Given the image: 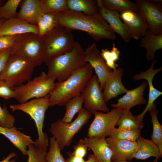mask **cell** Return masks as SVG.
I'll return each instance as SVG.
<instances>
[{"label": "cell", "mask_w": 162, "mask_h": 162, "mask_svg": "<svg viewBox=\"0 0 162 162\" xmlns=\"http://www.w3.org/2000/svg\"><path fill=\"white\" fill-rule=\"evenodd\" d=\"M55 15L57 26L63 27L71 31L84 32L96 41L116 39L115 33L99 12L89 14L68 10Z\"/></svg>", "instance_id": "obj_1"}, {"label": "cell", "mask_w": 162, "mask_h": 162, "mask_svg": "<svg viewBox=\"0 0 162 162\" xmlns=\"http://www.w3.org/2000/svg\"><path fill=\"white\" fill-rule=\"evenodd\" d=\"M93 69L87 63L75 71L65 80L55 83L50 94V107L64 105L69 100L79 95L93 76Z\"/></svg>", "instance_id": "obj_2"}, {"label": "cell", "mask_w": 162, "mask_h": 162, "mask_svg": "<svg viewBox=\"0 0 162 162\" xmlns=\"http://www.w3.org/2000/svg\"><path fill=\"white\" fill-rule=\"evenodd\" d=\"M87 63L85 50L80 43L75 41L70 50L54 56L46 63L48 68L47 76L57 82L62 81Z\"/></svg>", "instance_id": "obj_3"}, {"label": "cell", "mask_w": 162, "mask_h": 162, "mask_svg": "<svg viewBox=\"0 0 162 162\" xmlns=\"http://www.w3.org/2000/svg\"><path fill=\"white\" fill-rule=\"evenodd\" d=\"M48 94L42 98L33 99L22 104L11 105L12 111L20 110L28 114L34 121L37 128L38 138L34 145L39 148L47 151L49 137L43 130L46 112L50 107Z\"/></svg>", "instance_id": "obj_4"}, {"label": "cell", "mask_w": 162, "mask_h": 162, "mask_svg": "<svg viewBox=\"0 0 162 162\" xmlns=\"http://www.w3.org/2000/svg\"><path fill=\"white\" fill-rule=\"evenodd\" d=\"M35 67L33 63L26 58L10 53L0 74V80L14 90L31 80Z\"/></svg>", "instance_id": "obj_5"}, {"label": "cell", "mask_w": 162, "mask_h": 162, "mask_svg": "<svg viewBox=\"0 0 162 162\" xmlns=\"http://www.w3.org/2000/svg\"><path fill=\"white\" fill-rule=\"evenodd\" d=\"M44 62L70 50L74 42L71 31L57 26L42 37Z\"/></svg>", "instance_id": "obj_6"}, {"label": "cell", "mask_w": 162, "mask_h": 162, "mask_svg": "<svg viewBox=\"0 0 162 162\" xmlns=\"http://www.w3.org/2000/svg\"><path fill=\"white\" fill-rule=\"evenodd\" d=\"M78 113L72 122L67 123L58 119L51 124L50 131L61 151L70 145L74 135L87 123L92 115L84 108Z\"/></svg>", "instance_id": "obj_7"}, {"label": "cell", "mask_w": 162, "mask_h": 162, "mask_svg": "<svg viewBox=\"0 0 162 162\" xmlns=\"http://www.w3.org/2000/svg\"><path fill=\"white\" fill-rule=\"evenodd\" d=\"M56 80L48 78L46 74L42 72L38 76L30 80L25 84L15 87L14 90L15 98L20 104L32 99L42 98L48 94L54 88Z\"/></svg>", "instance_id": "obj_8"}, {"label": "cell", "mask_w": 162, "mask_h": 162, "mask_svg": "<svg viewBox=\"0 0 162 162\" xmlns=\"http://www.w3.org/2000/svg\"><path fill=\"white\" fill-rule=\"evenodd\" d=\"M10 53L26 58L35 66L40 65L44 62L42 37L32 33L24 34L18 42L10 49Z\"/></svg>", "instance_id": "obj_9"}, {"label": "cell", "mask_w": 162, "mask_h": 162, "mask_svg": "<svg viewBox=\"0 0 162 162\" xmlns=\"http://www.w3.org/2000/svg\"><path fill=\"white\" fill-rule=\"evenodd\" d=\"M122 111L113 108L105 113L97 112L88 129L87 137L105 138L115 128Z\"/></svg>", "instance_id": "obj_10"}, {"label": "cell", "mask_w": 162, "mask_h": 162, "mask_svg": "<svg viewBox=\"0 0 162 162\" xmlns=\"http://www.w3.org/2000/svg\"><path fill=\"white\" fill-rule=\"evenodd\" d=\"M102 90L95 75L89 80L81 93L84 108L92 114L98 111L105 112L110 111L105 102Z\"/></svg>", "instance_id": "obj_11"}, {"label": "cell", "mask_w": 162, "mask_h": 162, "mask_svg": "<svg viewBox=\"0 0 162 162\" xmlns=\"http://www.w3.org/2000/svg\"><path fill=\"white\" fill-rule=\"evenodd\" d=\"M135 9L141 15L147 28L154 35H162L161 6L146 0L136 1Z\"/></svg>", "instance_id": "obj_12"}, {"label": "cell", "mask_w": 162, "mask_h": 162, "mask_svg": "<svg viewBox=\"0 0 162 162\" xmlns=\"http://www.w3.org/2000/svg\"><path fill=\"white\" fill-rule=\"evenodd\" d=\"M85 52V61L94 70L103 90L106 81L112 74V70L106 64L95 43L88 46Z\"/></svg>", "instance_id": "obj_13"}, {"label": "cell", "mask_w": 162, "mask_h": 162, "mask_svg": "<svg viewBox=\"0 0 162 162\" xmlns=\"http://www.w3.org/2000/svg\"><path fill=\"white\" fill-rule=\"evenodd\" d=\"M156 63V60L152 61L148 70L144 72H141L138 74H136L133 77L134 81L142 79L146 80L149 86L148 97L146 106L141 113L136 116L141 122H142L145 114L153 106L155 100L162 94V92L154 87L153 84V80L154 76L162 70L161 67L156 69H154Z\"/></svg>", "instance_id": "obj_14"}, {"label": "cell", "mask_w": 162, "mask_h": 162, "mask_svg": "<svg viewBox=\"0 0 162 162\" xmlns=\"http://www.w3.org/2000/svg\"><path fill=\"white\" fill-rule=\"evenodd\" d=\"M112 152V161L131 160L138 145L136 141L122 140L108 137L105 139Z\"/></svg>", "instance_id": "obj_15"}, {"label": "cell", "mask_w": 162, "mask_h": 162, "mask_svg": "<svg viewBox=\"0 0 162 162\" xmlns=\"http://www.w3.org/2000/svg\"><path fill=\"white\" fill-rule=\"evenodd\" d=\"M147 85V82L144 81L137 87L128 90L124 95L118 100L116 104H112L111 106L123 111L130 110L137 105L145 104L147 101L144 98V92Z\"/></svg>", "instance_id": "obj_16"}, {"label": "cell", "mask_w": 162, "mask_h": 162, "mask_svg": "<svg viewBox=\"0 0 162 162\" xmlns=\"http://www.w3.org/2000/svg\"><path fill=\"white\" fill-rule=\"evenodd\" d=\"M29 33L38 34V26L31 24L16 17L5 20L0 26V36Z\"/></svg>", "instance_id": "obj_17"}, {"label": "cell", "mask_w": 162, "mask_h": 162, "mask_svg": "<svg viewBox=\"0 0 162 162\" xmlns=\"http://www.w3.org/2000/svg\"><path fill=\"white\" fill-rule=\"evenodd\" d=\"M99 12L108 23L111 29L122 38L124 41L128 43L131 38L129 30L120 19V14L103 7L97 0Z\"/></svg>", "instance_id": "obj_18"}, {"label": "cell", "mask_w": 162, "mask_h": 162, "mask_svg": "<svg viewBox=\"0 0 162 162\" xmlns=\"http://www.w3.org/2000/svg\"><path fill=\"white\" fill-rule=\"evenodd\" d=\"M123 71V69L121 68L113 70L111 74L106 80L103 92L106 103L112 99L125 93L128 90L122 82Z\"/></svg>", "instance_id": "obj_19"}, {"label": "cell", "mask_w": 162, "mask_h": 162, "mask_svg": "<svg viewBox=\"0 0 162 162\" xmlns=\"http://www.w3.org/2000/svg\"><path fill=\"white\" fill-rule=\"evenodd\" d=\"M120 14V18L128 28L131 38L138 40L148 29L142 16L136 10H128Z\"/></svg>", "instance_id": "obj_20"}, {"label": "cell", "mask_w": 162, "mask_h": 162, "mask_svg": "<svg viewBox=\"0 0 162 162\" xmlns=\"http://www.w3.org/2000/svg\"><path fill=\"white\" fill-rule=\"evenodd\" d=\"M0 134L9 140L24 155H27V148L34 144V141L29 135H26L18 130L15 127H3L0 126Z\"/></svg>", "instance_id": "obj_21"}, {"label": "cell", "mask_w": 162, "mask_h": 162, "mask_svg": "<svg viewBox=\"0 0 162 162\" xmlns=\"http://www.w3.org/2000/svg\"><path fill=\"white\" fill-rule=\"evenodd\" d=\"M20 5L16 17L37 25L38 19L43 13L40 0H21Z\"/></svg>", "instance_id": "obj_22"}, {"label": "cell", "mask_w": 162, "mask_h": 162, "mask_svg": "<svg viewBox=\"0 0 162 162\" xmlns=\"http://www.w3.org/2000/svg\"><path fill=\"white\" fill-rule=\"evenodd\" d=\"M105 138H89L85 137L84 142L93 151L98 162H111L112 151Z\"/></svg>", "instance_id": "obj_23"}, {"label": "cell", "mask_w": 162, "mask_h": 162, "mask_svg": "<svg viewBox=\"0 0 162 162\" xmlns=\"http://www.w3.org/2000/svg\"><path fill=\"white\" fill-rule=\"evenodd\" d=\"M137 150L134 158L145 160L153 157L158 159L162 157V153L157 145L152 140L146 139L140 135L136 140Z\"/></svg>", "instance_id": "obj_24"}, {"label": "cell", "mask_w": 162, "mask_h": 162, "mask_svg": "<svg viewBox=\"0 0 162 162\" xmlns=\"http://www.w3.org/2000/svg\"><path fill=\"white\" fill-rule=\"evenodd\" d=\"M140 39V45L146 50L147 59L148 61L154 60L156 52L162 49V35H154L148 29Z\"/></svg>", "instance_id": "obj_25"}, {"label": "cell", "mask_w": 162, "mask_h": 162, "mask_svg": "<svg viewBox=\"0 0 162 162\" xmlns=\"http://www.w3.org/2000/svg\"><path fill=\"white\" fill-rule=\"evenodd\" d=\"M69 10L91 14L99 12V7L97 0H68Z\"/></svg>", "instance_id": "obj_26"}, {"label": "cell", "mask_w": 162, "mask_h": 162, "mask_svg": "<svg viewBox=\"0 0 162 162\" xmlns=\"http://www.w3.org/2000/svg\"><path fill=\"white\" fill-rule=\"evenodd\" d=\"M116 125L118 128L127 130H141L144 126L143 122H140L130 110L122 112Z\"/></svg>", "instance_id": "obj_27"}, {"label": "cell", "mask_w": 162, "mask_h": 162, "mask_svg": "<svg viewBox=\"0 0 162 162\" xmlns=\"http://www.w3.org/2000/svg\"><path fill=\"white\" fill-rule=\"evenodd\" d=\"M98 0L105 8L120 14L127 10H136L135 3L129 0Z\"/></svg>", "instance_id": "obj_28"}, {"label": "cell", "mask_w": 162, "mask_h": 162, "mask_svg": "<svg viewBox=\"0 0 162 162\" xmlns=\"http://www.w3.org/2000/svg\"><path fill=\"white\" fill-rule=\"evenodd\" d=\"M148 111L151 117V122L153 125L151 140L157 145L162 153V126L159 123L157 118L158 111L155 103Z\"/></svg>", "instance_id": "obj_29"}, {"label": "cell", "mask_w": 162, "mask_h": 162, "mask_svg": "<svg viewBox=\"0 0 162 162\" xmlns=\"http://www.w3.org/2000/svg\"><path fill=\"white\" fill-rule=\"evenodd\" d=\"M83 104L81 94L68 101L64 105L66 111L62 120L67 123L71 122L75 114L83 108Z\"/></svg>", "instance_id": "obj_30"}, {"label": "cell", "mask_w": 162, "mask_h": 162, "mask_svg": "<svg viewBox=\"0 0 162 162\" xmlns=\"http://www.w3.org/2000/svg\"><path fill=\"white\" fill-rule=\"evenodd\" d=\"M43 13L55 14L69 10L68 0H40Z\"/></svg>", "instance_id": "obj_31"}, {"label": "cell", "mask_w": 162, "mask_h": 162, "mask_svg": "<svg viewBox=\"0 0 162 162\" xmlns=\"http://www.w3.org/2000/svg\"><path fill=\"white\" fill-rule=\"evenodd\" d=\"M21 0H8L0 6V20H6L16 17L17 9Z\"/></svg>", "instance_id": "obj_32"}, {"label": "cell", "mask_w": 162, "mask_h": 162, "mask_svg": "<svg viewBox=\"0 0 162 162\" xmlns=\"http://www.w3.org/2000/svg\"><path fill=\"white\" fill-rule=\"evenodd\" d=\"M100 52L102 57L109 68L112 70L117 68L118 65L116 64V62L119 59L120 52L114 43L113 44L111 50L102 49Z\"/></svg>", "instance_id": "obj_33"}, {"label": "cell", "mask_w": 162, "mask_h": 162, "mask_svg": "<svg viewBox=\"0 0 162 162\" xmlns=\"http://www.w3.org/2000/svg\"><path fill=\"white\" fill-rule=\"evenodd\" d=\"M141 130H127L115 128L109 137L116 139L136 141L140 135Z\"/></svg>", "instance_id": "obj_34"}, {"label": "cell", "mask_w": 162, "mask_h": 162, "mask_svg": "<svg viewBox=\"0 0 162 162\" xmlns=\"http://www.w3.org/2000/svg\"><path fill=\"white\" fill-rule=\"evenodd\" d=\"M49 143V150L45 156L46 162H66L54 137L50 138Z\"/></svg>", "instance_id": "obj_35"}, {"label": "cell", "mask_w": 162, "mask_h": 162, "mask_svg": "<svg viewBox=\"0 0 162 162\" xmlns=\"http://www.w3.org/2000/svg\"><path fill=\"white\" fill-rule=\"evenodd\" d=\"M28 147L27 162H46L45 156L47 151L36 147L33 144Z\"/></svg>", "instance_id": "obj_36"}, {"label": "cell", "mask_w": 162, "mask_h": 162, "mask_svg": "<svg viewBox=\"0 0 162 162\" xmlns=\"http://www.w3.org/2000/svg\"><path fill=\"white\" fill-rule=\"evenodd\" d=\"M23 34L0 36V51L11 49L18 42Z\"/></svg>", "instance_id": "obj_37"}, {"label": "cell", "mask_w": 162, "mask_h": 162, "mask_svg": "<svg viewBox=\"0 0 162 162\" xmlns=\"http://www.w3.org/2000/svg\"><path fill=\"white\" fill-rule=\"evenodd\" d=\"M15 122L14 117L9 112L6 107H2L0 104V126L11 128L14 126Z\"/></svg>", "instance_id": "obj_38"}, {"label": "cell", "mask_w": 162, "mask_h": 162, "mask_svg": "<svg viewBox=\"0 0 162 162\" xmlns=\"http://www.w3.org/2000/svg\"><path fill=\"white\" fill-rule=\"evenodd\" d=\"M88 148L84 140L81 139L76 145L73 146L74 151L71 152L75 156L83 158L86 155Z\"/></svg>", "instance_id": "obj_39"}, {"label": "cell", "mask_w": 162, "mask_h": 162, "mask_svg": "<svg viewBox=\"0 0 162 162\" xmlns=\"http://www.w3.org/2000/svg\"><path fill=\"white\" fill-rule=\"evenodd\" d=\"M14 90L10 88L3 81L0 80V97L8 100L15 98Z\"/></svg>", "instance_id": "obj_40"}, {"label": "cell", "mask_w": 162, "mask_h": 162, "mask_svg": "<svg viewBox=\"0 0 162 162\" xmlns=\"http://www.w3.org/2000/svg\"><path fill=\"white\" fill-rule=\"evenodd\" d=\"M37 26L39 30L38 35L41 37L44 36L50 31L47 23L41 15L38 20Z\"/></svg>", "instance_id": "obj_41"}, {"label": "cell", "mask_w": 162, "mask_h": 162, "mask_svg": "<svg viewBox=\"0 0 162 162\" xmlns=\"http://www.w3.org/2000/svg\"><path fill=\"white\" fill-rule=\"evenodd\" d=\"M41 16L46 22L50 30L57 26L55 14L52 13H42Z\"/></svg>", "instance_id": "obj_42"}, {"label": "cell", "mask_w": 162, "mask_h": 162, "mask_svg": "<svg viewBox=\"0 0 162 162\" xmlns=\"http://www.w3.org/2000/svg\"><path fill=\"white\" fill-rule=\"evenodd\" d=\"M10 49L0 51V74L10 54Z\"/></svg>", "instance_id": "obj_43"}, {"label": "cell", "mask_w": 162, "mask_h": 162, "mask_svg": "<svg viewBox=\"0 0 162 162\" xmlns=\"http://www.w3.org/2000/svg\"><path fill=\"white\" fill-rule=\"evenodd\" d=\"M69 158L66 160V162H85L83 158L75 156L70 152L67 153Z\"/></svg>", "instance_id": "obj_44"}, {"label": "cell", "mask_w": 162, "mask_h": 162, "mask_svg": "<svg viewBox=\"0 0 162 162\" xmlns=\"http://www.w3.org/2000/svg\"><path fill=\"white\" fill-rule=\"evenodd\" d=\"M16 156V154L14 152H12L10 153L3 160L0 161V162H15V159H11Z\"/></svg>", "instance_id": "obj_45"}, {"label": "cell", "mask_w": 162, "mask_h": 162, "mask_svg": "<svg viewBox=\"0 0 162 162\" xmlns=\"http://www.w3.org/2000/svg\"><path fill=\"white\" fill-rule=\"evenodd\" d=\"M85 162H98L93 154H89L88 157V160Z\"/></svg>", "instance_id": "obj_46"}, {"label": "cell", "mask_w": 162, "mask_h": 162, "mask_svg": "<svg viewBox=\"0 0 162 162\" xmlns=\"http://www.w3.org/2000/svg\"><path fill=\"white\" fill-rule=\"evenodd\" d=\"M111 162H131L129 161L126 160H116L112 161Z\"/></svg>", "instance_id": "obj_47"}, {"label": "cell", "mask_w": 162, "mask_h": 162, "mask_svg": "<svg viewBox=\"0 0 162 162\" xmlns=\"http://www.w3.org/2000/svg\"><path fill=\"white\" fill-rule=\"evenodd\" d=\"M6 1V0H0V6L4 4Z\"/></svg>", "instance_id": "obj_48"}, {"label": "cell", "mask_w": 162, "mask_h": 162, "mask_svg": "<svg viewBox=\"0 0 162 162\" xmlns=\"http://www.w3.org/2000/svg\"><path fill=\"white\" fill-rule=\"evenodd\" d=\"M5 20H4V19H0V26H1V25L2 24V23L4 22L5 21Z\"/></svg>", "instance_id": "obj_49"}, {"label": "cell", "mask_w": 162, "mask_h": 162, "mask_svg": "<svg viewBox=\"0 0 162 162\" xmlns=\"http://www.w3.org/2000/svg\"><path fill=\"white\" fill-rule=\"evenodd\" d=\"M158 159L155 158V160H154V161H153L152 162H158Z\"/></svg>", "instance_id": "obj_50"}]
</instances>
